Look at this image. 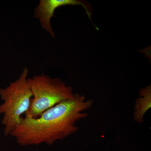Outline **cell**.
I'll return each mask as SVG.
<instances>
[{
    "label": "cell",
    "instance_id": "obj_1",
    "mask_svg": "<svg viewBox=\"0 0 151 151\" xmlns=\"http://www.w3.org/2000/svg\"><path fill=\"white\" fill-rule=\"evenodd\" d=\"M93 103L84 95L75 93L73 99L50 108L36 119L25 115L21 124L10 135L22 146L52 145L78 131L76 122L87 117L85 111Z\"/></svg>",
    "mask_w": 151,
    "mask_h": 151
},
{
    "label": "cell",
    "instance_id": "obj_2",
    "mask_svg": "<svg viewBox=\"0 0 151 151\" xmlns=\"http://www.w3.org/2000/svg\"><path fill=\"white\" fill-rule=\"evenodd\" d=\"M28 69L24 68L18 78L4 89H0V97L4 101L0 105V114L4 116L2 124L5 136L10 135L20 125L22 115L29 109L33 94L28 81Z\"/></svg>",
    "mask_w": 151,
    "mask_h": 151
},
{
    "label": "cell",
    "instance_id": "obj_4",
    "mask_svg": "<svg viewBox=\"0 0 151 151\" xmlns=\"http://www.w3.org/2000/svg\"><path fill=\"white\" fill-rule=\"evenodd\" d=\"M69 5L82 6L89 18L91 19V9L86 2L80 0H40L35 10L34 17L39 19L42 28L54 37L55 34L52 30L50 21L51 18L54 16L55 11L58 8Z\"/></svg>",
    "mask_w": 151,
    "mask_h": 151
},
{
    "label": "cell",
    "instance_id": "obj_3",
    "mask_svg": "<svg viewBox=\"0 0 151 151\" xmlns=\"http://www.w3.org/2000/svg\"><path fill=\"white\" fill-rule=\"evenodd\" d=\"M33 97L28 111L25 115L36 119L50 108L74 98L70 86L59 78H52L42 73L28 78Z\"/></svg>",
    "mask_w": 151,
    "mask_h": 151
},
{
    "label": "cell",
    "instance_id": "obj_5",
    "mask_svg": "<svg viewBox=\"0 0 151 151\" xmlns=\"http://www.w3.org/2000/svg\"><path fill=\"white\" fill-rule=\"evenodd\" d=\"M139 97L136 100L134 119L139 123H142L144 115L151 107V86L143 88L139 91Z\"/></svg>",
    "mask_w": 151,
    "mask_h": 151
}]
</instances>
